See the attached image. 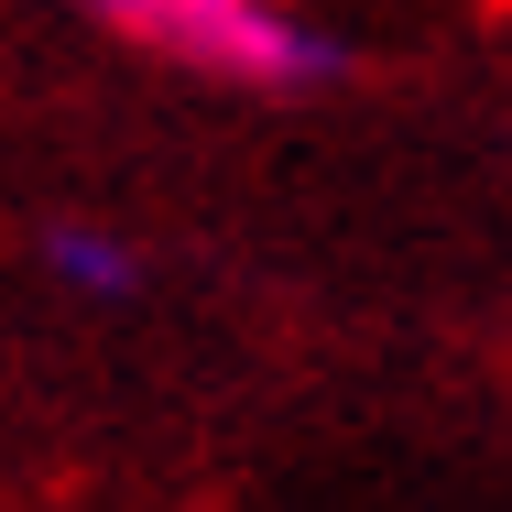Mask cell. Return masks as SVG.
<instances>
[{
    "label": "cell",
    "mask_w": 512,
    "mask_h": 512,
    "mask_svg": "<svg viewBox=\"0 0 512 512\" xmlns=\"http://www.w3.org/2000/svg\"><path fill=\"white\" fill-rule=\"evenodd\" d=\"M66 11L109 22L120 44H142V55H164V66L240 77V88H338V77L360 66L327 22L284 11V0H66Z\"/></svg>",
    "instance_id": "obj_1"
},
{
    "label": "cell",
    "mask_w": 512,
    "mask_h": 512,
    "mask_svg": "<svg viewBox=\"0 0 512 512\" xmlns=\"http://www.w3.org/2000/svg\"><path fill=\"white\" fill-rule=\"evenodd\" d=\"M44 273L77 284V295H131V284H142V251H131L120 229H77V218H55V229H44Z\"/></svg>",
    "instance_id": "obj_2"
}]
</instances>
